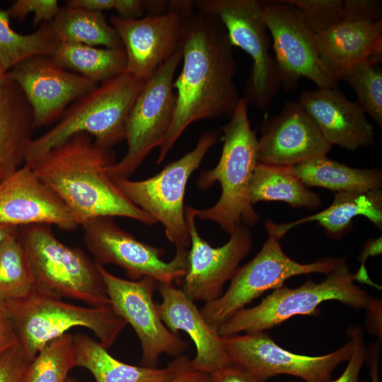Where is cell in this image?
Returning <instances> with one entry per match:
<instances>
[{"instance_id": "277c9868", "label": "cell", "mask_w": 382, "mask_h": 382, "mask_svg": "<svg viewBox=\"0 0 382 382\" xmlns=\"http://www.w3.org/2000/svg\"><path fill=\"white\" fill-rule=\"evenodd\" d=\"M146 81L125 71L100 83L71 104L52 128L32 139L25 164L34 162L78 133L88 134L107 149L125 140L129 113Z\"/></svg>"}, {"instance_id": "8fae6325", "label": "cell", "mask_w": 382, "mask_h": 382, "mask_svg": "<svg viewBox=\"0 0 382 382\" xmlns=\"http://www.w3.org/2000/svg\"><path fill=\"white\" fill-rule=\"evenodd\" d=\"M181 60L182 46L147 80L127 120V152L108 168L111 178H129L149 154L163 143L175 108L174 76Z\"/></svg>"}, {"instance_id": "3957f363", "label": "cell", "mask_w": 382, "mask_h": 382, "mask_svg": "<svg viewBox=\"0 0 382 382\" xmlns=\"http://www.w3.org/2000/svg\"><path fill=\"white\" fill-rule=\"evenodd\" d=\"M248 106L241 98L229 122L221 127L224 144L217 165L202 172L196 181L200 190L220 183L218 202L208 209H196V217L216 222L227 233L236 224L253 226L260 219L249 197L250 181L258 163V139L250 127Z\"/></svg>"}, {"instance_id": "f546056e", "label": "cell", "mask_w": 382, "mask_h": 382, "mask_svg": "<svg viewBox=\"0 0 382 382\" xmlns=\"http://www.w3.org/2000/svg\"><path fill=\"white\" fill-rule=\"evenodd\" d=\"M51 57L62 67L99 84L125 72L127 66L123 47L59 43Z\"/></svg>"}, {"instance_id": "44dd1931", "label": "cell", "mask_w": 382, "mask_h": 382, "mask_svg": "<svg viewBox=\"0 0 382 382\" xmlns=\"http://www.w3.org/2000/svg\"><path fill=\"white\" fill-rule=\"evenodd\" d=\"M298 102L330 146L355 151L374 143V129L366 115L338 87L304 91Z\"/></svg>"}, {"instance_id": "8d00e7d4", "label": "cell", "mask_w": 382, "mask_h": 382, "mask_svg": "<svg viewBox=\"0 0 382 382\" xmlns=\"http://www.w3.org/2000/svg\"><path fill=\"white\" fill-rule=\"evenodd\" d=\"M347 335L352 342V354L346 369L337 378L328 382H366L359 378L360 371L366 359V346L362 329L359 325L349 327ZM290 382H299L296 381Z\"/></svg>"}, {"instance_id": "484cf974", "label": "cell", "mask_w": 382, "mask_h": 382, "mask_svg": "<svg viewBox=\"0 0 382 382\" xmlns=\"http://www.w3.org/2000/svg\"><path fill=\"white\" fill-rule=\"evenodd\" d=\"M364 216L376 227H382V190H353L335 192L330 207L325 210L289 224L265 221L268 234L282 238L291 228L308 221H318L332 238H340L349 231L352 219Z\"/></svg>"}, {"instance_id": "ee69618b", "label": "cell", "mask_w": 382, "mask_h": 382, "mask_svg": "<svg viewBox=\"0 0 382 382\" xmlns=\"http://www.w3.org/2000/svg\"><path fill=\"white\" fill-rule=\"evenodd\" d=\"M381 342L377 341L371 344L366 349V359L365 363L369 367V372L371 382L379 381V354Z\"/></svg>"}, {"instance_id": "7bdbcfd3", "label": "cell", "mask_w": 382, "mask_h": 382, "mask_svg": "<svg viewBox=\"0 0 382 382\" xmlns=\"http://www.w3.org/2000/svg\"><path fill=\"white\" fill-rule=\"evenodd\" d=\"M367 316L366 326L367 331L378 337L381 340V300L371 298L366 308Z\"/></svg>"}, {"instance_id": "7dc6e473", "label": "cell", "mask_w": 382, "mask_h": 382, "mask_svg": "<svg viewBox=\"0 0 382 382\" xmlns=\"http://www.w3.org/2000/svg\"><path fill=\"white\" fill-rule=\"evenodd\" d=\"M8 71H6L0 63V90L4 86L8 80Z\"/></svg>"}, {"instance_id": "603a6c76", "label": "cell", "mask_w": 382, "mask_h": 382, "mask_svg": "<svg viewBox=\"0 0 382 382\" xmlns=\"http://www.w3.org/2000/svg\"><path fill=\"white\" fill-rule=\"evenodd\" d=\"M315 34L320 59L338 81L359 63L382 55V18L347 16Z\"/></svg>"}, {"instance_id": "836d02e7", "label": "cell", "mask_w": 382, "mask_h": 382, "mask_svg": "<svg viewBox=\"0 0 382 382\" xmlns=\"http://www.w3.org/2000/svg\"><path fill=\"white\" fill-rule=\"evenodd\" d=\"M381 56L363 61L350 69L341 80L354 90L355 102L376 124L382 127V71Z\"/></svg>"}, {"instance_id": "4dcf8cb0", "label": "cell", "mask_w": 382, "mask_h": 382, "mask_svg": "<svg viewBox=\"0 0 382 382\" xmlns=\"http://www.w3.org/2000/svg\"><path fill=\"white\" fill-rule=\"evenodd\" d=\"M59 44L50 23L30 34H21L11 28L7 11L0 8V63L6 71L35 56L52 57Z\"/></svg>"}, {"instance_id": "7c38bea8", "label": "cell", "mask_w": 382, "mask_h": 382, "mask_svg": "<svg viewBox=\"0 0 382 382\" xmlns=\"http://www.w3.org/2000/svg\"><path fill=\"white\" fill-rule=\"evenodd\" d=\"M231 364L244 370L259 382L286 374L305 382H328L332 374L352 354L351 340L337 350L322 356L292 353L280 347L265 331L221 337Z\"/></svg>"}, {"instance_id": "c3c4849f", "label": "cell", "mask_w": 382, "mask_h": 382, "mask_svg": "<svg viewBox=\"0 0 382 382\" xmlns=\"http://www.w3.org/2000/svg\"><path fill=\"white\" fill-rule=\"evenodd\" d=\"M66 382H79V381H78L76 379H75V378H74L68 377V378H66Z\"/></svg>"}, {"instance_id": "7402d4cb", "label": "cell", "mask_w": 382, "mask_h": 382, "mask_svg": "<svg viewBox=\"0 0 382 382\" xmlns=\"http://www.w3.org/2000/svg\"><path fill=\"white\" fill-rule=\"evenodd\" d=\"M158 285L162 301L156 306L163 323L175 335L185 332L195 345L192 369L212 374L231 364L218 330L207 322L194 301L173 283Z\"/></svg>"}, {"instance_id": "8992f818", "label": "cell", "mask_w": 382, "mask_h": 382, "mask_svg": "<svg viewBox=\"0 0 382 382\" xmlns=\"http://www.w3.org/2000/svg\"><path fill=\"white\" fill-rule=\"evenodd\" d=\"M18 236L37 290L61 299L81 301L90 306H110L98 265L81 249L62 243L49 225L24 226Z\"/></svg>"}, {"instance_id": "52a82bcc", "label": "cell", "mask_w": 382, "mask_h": 382, "mask_svg": "<svg viewBox=\"0 0 382 382\" xmlns=\"http://www.w3.org/2000/svg\"><path fill=\"white\" fill-rule=\"evenodd\" d=\"M355 274L346 262L320 283L312 280L291 289L283 286L274 289L257 306L242 308L218 328L221 337L265 331L296 316H318L317 307L323 301L334 300L356 309L369 306L371 296L354 284Z\"/></svg>"}, {"instance_id": "f6af8a7d", "label": "cell", "mask_w": 382, "mask_h": 382, "mask_svg": "<svg viewBox=\"0 0 382 382\" xmlns=\"http://www.w3.org/2000/svg\"><path fill=\"white\" fill-rule=\"evenodd\" d=\"M166 382H211L210 374L192 370L185 371Z\"/></svg>"}, {"instance_id": "cb8c5ba5", "label": "cell", "mask_w": 382, "mask_h": 382, "mask_svg": "<svg viewBox=\"0 0 382 382\" xmlns=\"http://www.w3.org/2000/svg\"><path fill=\"white\" fill-rule=\"evenodd\" d=\"M74 339L76 366L88 370L96 382H166L191 369L190 359L183 354L164 368L137 366L116 359L87 335L79 333Z\"/></svg>"}, {"instance_id": "d590c367", "label": "cell", "mask_w": 382, "mask_h": 382, "mask_svg": "<svg viewBox=\"0 0 382 382\" xmlns=\"http://www.w3.org/2000/svg\"><path fill=\"white\" fill-rule=\"evenodd\" d=\"M65 3L66 6L95 11L115 10L119 16L127 19L140 18L145 11L141 0H67Z\"/></svg>"}, {"instance_id": "83f0119b", "label": "cell", "mask_w": 382, "mask_h": 382, "mask_svg": "<svg viewBox=\"0 0 382 382\" xmlns=\"http://www.w3.org/2000/svg\"><path fill=\"white\" fill-rule=\"evenodd\" d=\"M291 169L307 186L325 187L336 192L381 189L382 186L380 169L352 168L326 155L291 166Z\"/></svg>"}, {"instance_id": "7a4b0ae2", "label": "cell", "mask_w": 382, "mask_h": 382, "mask_svg": "<svg viewBox=\"0 0 382 382\" xmlns=\"http://www.w3.org/2000/svg\"><path fill=\"white\" fill-rule=\"evenodd\" d=\"M112 149L87 133L76 134L26 164L54 190L81 224L98 217L122 216L151 226L157 221L117 187L108 170L115 163Z\"/></svg>"}, {"instance_id": "e0dca14e", "label": "cell", "mask_w": 382, "mask_h": 382, "mask_svg": "<svg viewBox=\"0 0 382 382\" xmlns=\"http://www.w3.org/2000/svg\"><path fill=\"white\" fill-rule=\"evenodd\" d=\"M185 216L190 249L181 289L192 301H214L223 294L224 284L232 279L240 262L248 255L253 243L251 233L248 226L236 224L229 233L228 242L214 248L198 233L196 209L186 206Z\"/></svg>"}, {"instance_id": "5b68a950", "label": "cell", "mask_w": 382, "mask_h": 382, "mask_svg": "<svg viewBox=\"0 0 382 382\" xmlns=\"http://www.w3.org/2000/svg\"><path fill=\"white\" fill-rule=\"evenodd\" d=\"M3 304L29 362L46 343L76 327L91 330L108 349L127 325L111 306H79L36 288L25 298Z\"/></svg>"}, {"instance_id": "ac0fdd59", "label": "cell", "mask_w": 382, "mask_h": 382, "mask_svg": "<svg viewBox=\"0 0 382 382\" xmlns=\"http://www.w3.org/2000/svg\"><path fill=\"white\" fill-rule=\"evenodd\" d=\"M8 74L19 86L31 107L35 128L60 118L71 104L99 85L62 67L47 56L29 58L13 67Z\"/></svg>"}, {"instance_id": "ba28073f", "label": "cell", "mask_w": 382, "mask_h": 382, "mask_svg": "<svg viewBox=\"0 0 382 382\" xmlns=\"http://www.w3.org/2000/svg\"><path fill=\"white\" fill-rule=\"evenodd\" d=\"M219 134L216 129L207 131L192 151L149 178H112L134 204L163 225L167 238L176 250L188 249L190 246L184 206L187 180L209 149L216 144Z\"/></svg>"}, {"instance_id": "e575fe53", "label": "cell", "mask_w": 382, "mask_h": 382, "mask_svg": "<svg viewBox=\"0 0 382 382\" xmlns=\"http://www.w3.org/2000/svg\"><path fill=\"white\" fill-rule=\"evenodd\" d=\"M304 15L315 33L328 29L346 18L345 0H286Z\"/></svg>"}, {"instance_id": "ffe728a7", "label": "cell", "mask_w": 382, "mask_h": 382, "mask_svg": "<svg viewBox=\"0 0 382 382\" xmlns=\"http://www.w3.org/2000/svg\"><path fill=\"white\" fill-rule=\"evenodd\" d=\"M330 149L299 103L291 100L278 114L264 120L258 139L257 162L291 167L325 156Z\"/></svg>"}, {"instance_id": "d4e9b609", "label": "cell", "mask_w": 382, "mask_h": 382, "mask_svg": "<svg viewBox=\"0 0 382 382\" xmlns=\"http://www.w3.org/2000/svg\"><path fill=\"white\" fill-rule=\"evenodd\" d=\"M35 128L31 107L19 86L8 79L0 90V183L25 164Z\"/></svg>"}, {"instance_id": "9c48e42d", "label": "cell", "mask_w": 382, "mask_h": 382, "mask_svg": "<svg viewBox=\"0 0 382 382\" xmlns=\"http://www.w3.org/2000/svg\"><path fill=\"white\" fill-rule=\"evenodd\" d=\"M345 262V257H328L306 264L297 262L284 253L279 238L268 234L259 253L238 267L225 294L206 302L199 310L207 322L218 330L236 312L265 291L283 286L287 279L311 273L326 275Z\"/></svg>"}, {"instance_id": "f35d334b", "label": "cell", "mask_w": 382, "mask_h": 382, "mask_svg": "<svg viewBox=\"0 0 382 382\" xmlns=\"http://www.w3.org/2000/svg\"><path fill=\"white\" fill-rule=\"evenodd\" d=\"M29 363L18 342L0 354V382H25Z\"/></svg>"}, {"instance_id": "4316f807", "label": "cell", "mask_w": 382, "mask_h": 382, "mask_svg": "<svg viewBox=\"0 0 382 382\" xmlns=\"http://www.w3.org/2000/svg\"><path fill=\"white\" fill-rule=\"evenodd\" d=\"M249 197L253 205L259 202L279 201L292 207L316 209L320 204L319 195L312 192L291 167L257 163L249 185Z\"/></svg>"}, {"instance_id": "74e56055", "label": "cell", "mask_w": 382, "mask_h": 382, "mask_svg": "<svg viewBox=\"0 0 382 382\" xmlns=\"http://www.w3.org/2000/svg\"><path fill=\"white\" fill-rule=\"evenodd\" d=\"M60 8L57 0H17L6 9L11 18L23 20L29 13H34L33 26L51 22Z\"/></svg>"}, {"instance_id": "bcb514c9", "label": "cell", "mask_w": 382, "mask_h": 382, "mask_svg": "<svg viewBox=\"0 0 382 382\" xmlns=\"http://www.w3.org/2000/svg\"><path fill=\"white\" fill-rule=\"evenodd\" d=\"M17 228L16 226L0 223V245L9 234Z\"/></svg>"}, {"instance_id": "ab89813d", "label": "cell", "mask_w": 382, "mask_h": 382, "mask_svg": "<svg viewBox=\"0 0 382 382\" xmlns=\"http://www.w3.org/2000/svg\"><path fill=\"white\" fill-rule=\"evenodd\" d=\"M19 342L14 325L0 301V354Z\"/></svg>"}, {"instance_id": "2e32d148", "label": "cell", "mask_w": 382, "mask_h": 382, "mask_svg": "<svg viewBox=\"0 0 382 382\" xmlns=\"http://www.w3.org/2000/svg\"><path fill=\"white\" fill-rule=\"evenodd\" d=\"M106 286L110 306L135 331L140 342L143 366L156 367L163 353L179 357L189 347L163 323L153 299L158 282L144 277L139 280L118 277L98 265Z\"/></svg>"}, {"instance_id": "5bb4252c", "label": "cell", "mask_w": 382, "mask_h": 382, "mask_svg": "<svg viewBox=\"0 0 382 382\" xmlns=\"http://www.w3.org/2000/svg\"><path fill=\"white\" fill-rule=\"evenodd\" d=\"M83 241L98 265L112 264L122 268L130 280L144 277L158 283H173L187 270L188 249L176 250L169 262L165 251L137 239L115 224L112 217H98L83 222Z\"/></svg>"}, {"instance_id": "d6986e66", "label": "cell", "mask_w": 382, "mask_h": 382, "mask_svg": "<svg viewBox=\"0 0 382 382\" xmlns=\"http://www.w3.org/2000/svg\"><path fill=\"white\" fill-rule=\"evenodd\" d=\"M0 223L55 225L67 231L81 226L64 202L26 164L0 183Z\"/></svg>"}, {"instance_id": "f1b7e54d", "label": "cell", "mask_w": 382, "mask_h": 382, "mask_svg": "<svg viewBox=\"0 0 382 382\" xmlns=\"http://www.w3.org/2000/svg\"><path fill=\"white\" fill-rule=\"evenodd\" d=\"M50 25L59 43L123 47L116 30L100 11L66 6L60 8Z\"/></svg>"}, {"instance_id": "4fadbf2b", "label": "cell", "mask_w": 382, "mask_h": 382, "mask_svg": "<svg viewBox=\"0 0 382 382\" xmlns=\"http://www.w3.org/2000/svg\"><path fill=\"white\" fill-rule=\"evenodd\" d=\"M262 16L270 32L280 87H296L303 77L317 88H337V81L319 56L316 34L303 13L283 1H262Z\"/></svg>"}, {"instance_id": "b9f144b4", "label": "cell", "mask_w": 382, "mask_h": 382, "mask_svg": "<svg viewBox=\"0 0 382 382\" xmlns=\"http://www.w3.org/2000/svg\"><path fill=\"white\" fill-rule=\"evenodd\" d=\"M211 382H259L244 370L230 364L210 374Z\"/></svg>"}, {"instance_id": "d6a6232c", "label": "cell", "mask_w": 382, "mask_h": 382, "mask_svg": "<svg viewBox=\"0 0 382 382\" xmlns=\"http://www.w3.org/2000/svg\"><path fill=\"white\" fill-rule=\"evenodd\" d=\"M76 366L74 335L66 332L46 343L29 363L25 382H66Z\"/></svg>"}, {"instance_id": "60d3db41", "label": "cell", "mask_w": 382, "mask_h": 382, "mask_svg": "<svg viewBox=\"0 0 382 382\" xmlns=\"http://www.w3.org/2000/svg\"><path fill=\"white\" fill-rule=\"evenodd\" d=\"M382 241L381 236L375 239L369 240L361 250L358 260L361 262V266L357 273H355L356 280L361 283L369 284L371 286L375 284L370 280L365 267V261L369 256H374L381 254Z\"/></svg>"}, {"instance_id": "9a60e30c", "label": "cell", "mask_w": 382, "mask_h": 382, "mask_svg": "<svg viewBox=\"0 0 382 382\" xmlns=\"http://www.w3.org/2000/svg\"><path fill=\"white\" fill-rule=\"evenodd\" d=\"M195 8L193 1L177 0L168 1L161 14L137 19L111 16L126 52L125 71L147 81L182 46Z\"/></svg>"}, {"instance_id": "6da1fadb", "label": "cell", "mask_w": 382, "mask_h": 382, "mask_svg": "<svg viewBox=\"0 0 382 382\" xmlns=\"http://www.w3.org/2000/svg\"><path fill=\"white\" fill-rule=\"evenodd\" d=\"M233 47L218 17L195 8L182 45V70L173 82V117L156 163L165 159L194 122L232 115L241 99L234 81L237 65Z\"/></svg>"}, {"instance_id": "30bf717a", "label": "cell", "mask_w": 382, "mask_h": 382, "mask_svg": "<svg viewBox=\"0 0 382 382\" xmlns=\"http://www.w3.org/2000/svg\"><path fill=\"white\" fill-rule=\"evenodd\" d=\"M193 3L197 9L218 17L232 46L250 57L253 64L243 98L248 105L266 108L280 83L274 57L270 52L271 37L262 16L261 1L197 0Z\"/></svg>"}, {"instance_id": "1f68e13d", "label": "cell", "mask_w": 382, "mask_h": 382, "mask_svg": "<svg viewBox=\"0 0 382 382\" xmlns=\"http://www.w3.org/2000/svg\"><path fill=\"white\" fill-rule=\"evenodd\" d=\"M35 289L34 274L17 228L0 245V301L25 298Z\"/></svg>"}]
</instances>
